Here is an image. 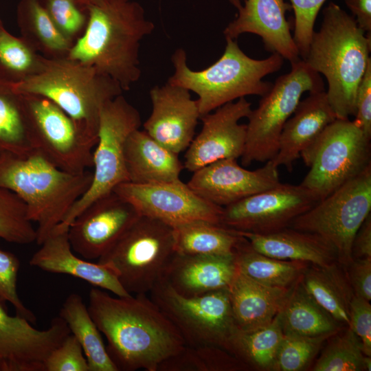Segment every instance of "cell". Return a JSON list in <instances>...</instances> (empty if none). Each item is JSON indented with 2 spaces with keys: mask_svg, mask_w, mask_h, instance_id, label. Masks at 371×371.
I'll use <instances>...</instances> for the list:
<instances>
[{
  "mask_svg": "<svg viewBox=\"0 0 371 371\" xmlns=\"http://www.w3.org/2000/svg\"><path fill=\"white\" fill-rule=\"evenodd\" d=\"M88 310L107 341V352L118 371H157L186 346L181 335L147 294L113 297L95 287Z\"/></svg>",
  "mask_w": 371,
  "mask_h": 371,
  "instance_id": "cell-1",
  "label": "cell"
},
{
  "mask_svg": "<svg viewBox=\"0 0 371 371\" xmlns=\"http://www.w3.org/2000/svg\"><path fill=\"white\" fill-rule=\"evenodd\" d=\"M85 31L67 57L91 66L128 91L141 76L140 42L155 29L142 6L132 0H109L85 8Z\"/></svg>",
  "mask_w": 371,
  "mask_h": 371,
  "instance_id": "cell-2",
  "label": "cell"
},
{
  "mask_svg": "<svg viewBox=\"0 0 371 371\" xmlns=\"http://www.w3.org/2000/svg\"><path fill=\"white\" fill-rule=\"evenodd\" d=\"M371 36L355 17L334 2L322 11L319 31L314 32L303 60L326 79L327 98L337 119L355 115L359 84L371 60Z\"/></svg>",
  "mask_w": 371,
  "mask_h": 371,
  "instance_id": "cell-3",
  "label": "cell"
},
{
  "mask_svg": "<svg viewBox=\"0 0 371 371\" xmlns=\"http://www.w3.org/2000/svg\"><path fill=\"white\" fill-rule=\"evenodd\" d=\"M92 172L63 170L38 152L25 156L0 154V188L14 193L37 224V244L58 225L89 188Z\"/></svg>",
  "mask_w": 371,
  "mask_h": 371,
  "instance_id": "cell-4",
  "label": "cell"
},
{
  "mask_svg": "<svg viewBox=\"0 0 371 371\" xmlns=\"http://www.w3.org/2000/svg\"><path fill=\"white\" fill-rule=\"evenodd\" d=\"M226 39L220 58L200 71L191 69L186 51L179 48L171 60L174 72L168 82L195 93L201 117L217 108L245 96L265 95L272 83L262 79L279 71L284 59L276 54L258 60L248 56L240 48L236 39Z\"/></svg>",
  "mask_w": 371,
  "mask_h": 371,
  "instance_id": "cell-5",
  "label": "cell"
},
{
  "mask_svg": "<svg viewBox=\"0 0 371 371\" xmlns=\"http://www.w3.org/2000/svg\"><path fill=\"white\" fill-rule=\"evenodd\" d=\"M12 87L19 93L49 99L94 137H98L103 106L124 91L111 78L68 57L44 56L38 72L12 83Z\"/></svg>",
  "mask_w": 371,
  "mask_h": 371,
  "instance_id": "cell-6",
  "label": "cell"
},
{
  "mask_svg": "<svg viewBox=\"0 0 371 371\" xmlns=\"http://www.w3.org/2000/svg\"><path fill=\"white\" fill-rule=\"evenodd\" d=\"M175 254L173 227L141 215L98 262L111 269L130 294H148Z\"/></svg>",
  "mask_w": 371,
  "mask_h": 371,
  "instance_id": "cell-7",
  "label": "cell"
},
{
  "mask_svg": "<svg viewBox=\"0 0 371 371\" xmlns=\"http://www.w3.org/2000/svg\"><path fill=\"white\" fill-rule=\"evenodd\" d=\"M291 71L279 76L247 117L246 139L241 163L271 160L278 150L282 128L294 113L303 93L325 89L319 74L300 59Z\"/></svg>",
  "mask_w": 371,
  "mask_h": 371,
  "instance_id": "cell-8",
  "label": "cell"
},
{
  "mask_svg": "<svg viewBox=\"0 0 371 371\" xmlns=\"http://www.w3.org/2000/svg\"><path fill=\"white\" fill-rule=\"evenodd\" d=\"M300 157L310 168L300 185L321 201L371 165L370 139L354 121L336 119Z\"/></svg>",
  "mask_w": 371,
  "mask_h": 371,
  "instance_id": "cell-9",
  "label": "cell"
},
{
  "mask_svg": "<svg viewBox=\"0 0 371 371\" xmlns=\"http://www.w3.org/2000/svg\"><path fill=\"white\" fill-rule=\"evenodd\" d=\"M141 124L139 111L122 94L106 103L100 113L98 142L93 153L91 183L56 229H68L74 218L91 202L128 181L125 144L129 135Z\"/></svg>",
  "mask_w": 371,
  "mask_h": 371,
  "instance_id": "cell-10",
  "label": "cell"
},
{
  "mask_svg": "<svg viewBox=\"0 0 371 371\" xmlns=\"http://www.w3.org/2000/svg\"><path fill=\"white\" fill-rule=\"evenodd\" d=\"M371 165L310 210L289 227L319 235L335 248L345 269L352 260L354 237L371 214Z\"/></svg>",
  "mask_w": 371,
  "mask_h": 371,
  "instance_id": "cell-11",
  "label": "cell"
},
{
  "mask_svg": "<svg viewBox=\"0 0 371 371\" xmlns=\"http://www.w3.org/2000/svg\"><path fill=\"white\" fill-rule=\"evenodd\" d=\"M148 294L176 327L186 346H215L228 351L236 328L228 289L184 297L162 278Z\"/></svg>",
  "mask_w": 371,
  "mask_h": 371,
  "instance_id": "cell-12",
  "label": "cell"
},
{
  "mask_svg": "<svg viewBox=\"0 0 371 371\" xmlns=\"http://www.w3.org/2000/svg\"><path fill=\"white\" fill-rule=\"evenodd\" d=\"M22 95L36 151L69 172H82L93 167L98 137L84 132L49 99L34 94Z\"/></svg>",
  "mask_w": 371,
  "mask_h": 371,
  "instance_id": "cell-13",
  "label": "cell"
},
{
  "mask_svg": "<svg viewBox=\"0 0 371 371\" xmlns=\"http://www.w3.org/2000/svg\"><path fill=\"white\" fill-rule=\"evenodd\" d=\"M320 201L302 185L278 186L223 207L221 225L258 234L289 227L292 221Z\"/></svg>",
  "mask_w": 371,
  "mask_h": 371,
  "instance_id": "cell-14",
  "label": "cell"
},
{
  "mask_svg": "<svg viewBox=\"0 0 371 371\" xmlns=\"http://www.w3.org/2000/svg\"><path fill=\"white\" fill-rule=\"evenodd\" d=\"M113 191L131 203L140 215L173 227L199 220L221 225L223 207L198 196L181 179L149 184L125 182Z\"/></svg>",
  "mask_w": 371,
  "mask_h": 371,
  "instance_id": "cell-15",
  "label": "cell"
},
{
  "mask_svg": "<svg viewBox=\"0 0 371 371\" xmlns=\"http://www.w3.org/2000/svg\"><path fill=\"white\" fill-rule=\"evenodd\" d=\"M141 215L114 191L88 205L68 228L74 251L89 260L99 259L120 239Z\"/></svg>",
  "mask_w": 371,
  "mask_h": 371,
  "instance_id": "cell-16",
  "label": "cell"
},
{
  "mask_svg": "<svg viewBox=\"0 0 371 371\" xmlns=\"http://www.w3.org/2000/svg\"><path fill=\"white\" fill-rule=\"evenodd\" d=\"M251 105L245 98H240L202 116L201 130L186 149L183 168L193 172L218 160L240 157L247 125L239 121L249 116Z\"/></svg>",
  "mask_w": 371,
  "mask_h": 371,
  "instance_id": "cell-17",
  "label": "cell"
},
{
  "mask_svg": "<svg viewBox=\"0 0 371 371\" xmlns=\"http://www.w3.org/2000/svg\"><path fill=\"white\" fill-rule=\"evenodd\" d=\"M279 183L278 167L272 160L249 170L241 167L236 159L228 158L195 170L187 185L202 199L224 207Z\"/></svg>",
  "mask_w": 371,
  "mask_h": 371,
  "instance_id": "cell-18",
  "label": "cell"
},
{
  "mask_svg": "<svg viewBox=\"0 0 371 371\" xmlns=\"http://www.w3.org/2000/svg\"><path fill=\"white\" fill-rule=\"evenodd\" d=\"M152 111L144 130L155 141L179 155L194 139L201 118L196 100L188 89L166 82L150 91Z\"/></svg>",
  "mask_w": 371,
  "mask_h": 371,
  "instance_id": "cell-19",
  "label": "cell"
},
{
  "mask_svg": "<svg viewBox=\"0 0 371 371\" xmlns=\"http://www.w3.org/2000/svg\"><path fill=\"white\" fill-rule=\"evenodd\" d=\"M292 10L284 0H245L236 19L225 28V38L237 39L245 33L261 37L265 49L280 56L291 64L301 59L286 18Z\"/></svg>",
  "mask_w": 371,
  "mask_h": 371,
  "instance_id": "cell-20",
  "label": "cell"
},
{
  "mask_svg": "<svg viewBox=\"0 0 371 371\" xmlns=\"http://www.w3.org/2000/svg\"><path fill=\"white\" fill-rule=\"evenodd\" d=\"M41 245L30 260L31 266L45 271L80 278L116 296L131 295L107 266L91 262L74 254L69 240L68 229H54Z\"/></svg>",
  "mask_w": 371,
  "mask_h": 371,
  "instance_id": "cell-21",
  "label": "cell"
},
{
  "mask_svg": "<svg viewBox=\"0 0 371 371\" xmlns=\"http://www.w3.org/2000/svg\"><path fill=\"white\" fill-rule=\"evenodd\" d=\"M70 334L60 316L54 318L47 329L39 330L26 319L9 315L0 303V357L44 364Z\"/></svg>",
  "mask_w": 371,
  "mask_h": 371,
  "instance_id": "cell-22",
  "label": "cell"
},
{
  "mask_svg": "<svg viewBox=\"0 0 371 371\" xmlns=\"http://www.w3.org/2000/svg\"><path fill=\"white\" fill-rule=\"evenodd\" d=\"M236 271L234 255H185L176 253L163 279L177 293L196 297L228 289Z\"/></svg>",
  "mask_w": 371,
  "mask_h": 371,
  "instance_id": "cell-23",
  "label": "cell"
},
{
  "mask_svg": "<svg viewBox=\"0 0 371 371\" xmlns=\"http://www.w3.org/2000/svg\"><path fill=\"white\" fill-rule=\"evenodd\" d=\"M336 119L325 89L309 93L300 101L282 128L278 153L271 159L274 165L283 166L291 172L300 153Z\"/></svg>",
  "mask_w": 371,
  "mask_h": 371,
  "instance_id": "cell-24",
  "label": "cell"
},
{
  "mask_svg": "<svg viewBox=\"0 0 371 371\" xmlns=\"http://www.w3.org/2000/svg\"><path fill=\"white\" fill-rule=\"evenodd\" d=\"M235 232L246 238L256 251L271 258L322 267L338 262L333 245L314 233L291 227L266 234Z\"/></svg>",
  "mask_w": 371,
  "mask_h": 371,
  "instance_id": "cell-25",
  "label": "cell"
},
{
  "mask_svg": "<svg viewBox=\"0 0 371 371\" xmlns=\"http://www.w3.org/2000/svg\"><path fill=\"white\" fill-rule=\"evenodd\" d=\"M124 159L128 182L136 184L179 181L184 168L178 155L139 128L133 131L126 139Z\"/></svg>",
  "mask_w": 371,
  "mask_h": 371,
  "instance_id": "cell-26",
  "label": "cell"
},
{
  "mask_svg": "<svg viewBox=\"0 0 371 371\" xmlns=\"http://www.w3.org/2000/svg\"><path fill=\"white\" fill-rule=\"evenodd\" d=\"M291 289L260 284L236 267L228 288L236 326L240 330H248L271 322L281 310Z\"/></svg>",
  "mask_w": 371,
  "mask_h": 371,
  "instance_id": "cell-27",
  "label": "cell"
},
{
  "mask_svg": "<svg viewBox=\"0 0 371 371\" xmlns=\"http://www.w3.org/2000/svg\"><path fill=\"white\" fill-rule=\"evenodd\" d=\"M300 278L278 314L284 335H333L339 330V323L306 291Z\"/></svg>",
  "mask_w": 371,
  "mask_h": 371,
  "instance_id": "cell-28",
  "label": "cell"
},
{
  "mask_svg": "<svg viewBox=\"0 0 371 371\" xmlns=\"http://www.w3.org/2000/svg\"><path fill=\"white\" fill-rule=\"evenodd\" d=\"M300 279L306 291L336 322L349 326L350 305L355 294L338 262L307 267Z\"/></svg>",
  "mask_w": 371,
  "mask_h": 371,
  "instance_id": "cell-29",
  "label": "cell"
},
{
  "mask_svg": "<svg viewBox=\"0 0 371 371\" xmlns=\"http://www.w3.org/2000/svg\"><path fill=\"white\" fill-rule=\"evenodd\" d=\"M17 22L21 37L46 58L67 57L74 42L55 25L41 0H20Z\"/></svg>",
  "mask_w": 371,
  "mask_h": 371,
  "instance_id": "cell-30",
  "label": "cell"
},
{
  "mask_svg": "<svg viewBox=\"0 0 371 371\" xmlns=\"http://www.w3.org/2000/svg\"><path fill=\"white\" fill-rule=\"evenodd\" d=\"M59 316L82 347L89 371H118L107 352L101 332L80 295L73 293L67 296Z\"/></svg>",
  "mask_w": 371,
  "mask_h": 371,
  "instance_id": "cell-31",
  "label": "cell"
},
{
  "mask_svg": "<svg viewBox=\"0 0 371 371\" xmlns=\"http://www.w3.org/2000/svg\"><path fill=\"white\" fill-rule=\"evenodd\" d=\"M234 256L241 273L257 282L277 288L292 287L308 265L302 261L282 260L263 255L241 236Z\"/></svg>",
  "mask_w": 371,
  "mask_h": 371,
  "instance_id": "cell-32",
  "label": "cell"
},
{
  "mask_svg": "<svg viewBox=\"0 0 371 371\" xmlns=\"http://www.w3.org/2000/svg\"><path fill=\"white\" fill-rule=\"evenodd\" d=\"M35 151L23 95L0 77V154L25 156Z\"/></svg>",
  "mask_w": 371,
  "mask_h": 371,
  "instance_id": "cell-33",
  "label": "cell"
},
{
  "mask_svg": "<svg viewBox=\"0 0 371 371\" xmlns=\"http://www.w3.org/2000/svg\"><path fill=\"white\" fill-rule=\"evenodd\" d=\"M278 315L269 323L248 330L235 329L228 352L249 368L272 370L284 337Z\"/></svg>",
  "mask_w": 371,
  "mask_h": 371,
  "instance_id": "cell-34",
  "label": "cell"
},
{
  "mask_svg": "<svg viewBox=\"0 0 371 371\" xmlns=\"http://www.w3.org/2000/svg\"><path fill=\"white\" fill-rule=\"evenodd\" d=\"M174 228L176 253L185 255H234L240 236L206 221H194Z\"/></svg>",
  "mask_w": 371,
  "mask_h": 371,
  "instance_id": "cell-35",
  "label": "cell"
},
{
  "mask_svg": "<svg viewBox=\"0 0 371 371\" xmlns=\"http://www.w3.org/2000/svg\"><path fill=\"white\" fill-rule=\"evenodd\" d=\"M248 366L226 350L215 346L184 348L163 361L157 371H233Z\"/></svg>",
  "mask_w": 371,
  "mask_h": 371,
  "instance_id": "cell-36",
  "label": "cell"
},
{
  "mask_svg": "<svg viewBox=\"0 0 371 371\" xmlns=\"http://www.w3.org/2000/svg\"><path fill=\"white\" fill-rule=\"evenodd\" d=\"M335 333L311 370H371V358L364 355L359 338L348 327Z\"/></svg>",
  "mask_w": 371,
  "mask_h": 371,
  "instance_id": "cell-37",
  "label": "cell"
},
{
  "mask_svg": "<svg viewBox=\"0 0 371 371\" xmlns=\"http://www.w3.org/2000/svg\"><path fill=\"white\" fill-rule=\"evenodd\" d=\"M43 57L0 21V77L12 83L23 80L38 71Z\"/></svg>",
  "mask_w": 371,
  "mask_h": 371,
  "instance_id": "cell-38",
  "label": "cell"
},
{
  "mask_svg": "<svg viewBox=\"0 0 371 371\" xmlns=\"http://www.w3.org/2000/svg\"><path fill=\"white\" fill-rule=\"evenodd\" d=\"M0 238L16 244L36 242V231L25 203L13 192L0 188Z\"/></svg>",
  "mask_w": 371,
  "mask_h": 371,
  "instance_id": "cell-39",
  "label": "cell"
},
{
  "mask_svg": "<svg viewBox=\"0 0 371 371\" xmlns=\"http://www.w3.org/2000/svg\"><path fill=\"white\" fill-rule=\"evenodd\" d=\"M329 337L330 336L284 335L272 370H304L317 355L324 341Z\"/></svg>",
  "mask_w": 371,
  "mask_h": 371,
  "instance_id": "cell-40",
  "label": "cell"
},
{
  "mask_svg": "<svg viewBox=\"0 0 371 371\" xmlns=\"http://www.w3.org/2000/svg\"><path fill=\"white\" fill-rule=\"evenodd\" d=\"M58 30L74 42L86 27L88 14L76 0H41Z\"/></svg>",
  "mask_w": 371,
  "mask_h": 371,
  "instance_id": "cell-41",
  "label": "cell"
},
{
  "mask_svg": "<svg viewBox=\"0 0 371 371\" xmlns=\"http://www.w3.org/2000/svg\"><path fill=\"white\" fill-rule=\"evenodd\" d=\"M20 260L12 252L0 249V303H10L18 315L31 323L36 322L34 313L21 300L16 289Z\"/></svg>",
  "mask_w": 371,
  "mask_h": 371,
  "instance_id": "cell-42",
  "label": "cell"
},
{
  "mask_svg": "<svg viewBox=\"0 0 371 371\" xmlns=\"http://www.w3.org/2000/svg\"><path fill=\"white\" fill-rule=\"evenodd\" d=\"M294 12V42L301 59L307 54L317 16L326 0H290Z\"/></svg>",
  "mask_w": 371,
  "mask_h": 371,
  "instance_id": "cell-43",
  "label": "cell"
},
{
  "mask_svg": "<svg viewBox=\"0 0 371 371\" xmlns=\"http://www.w3.org/2000/svg\"><path fill=\"white\" fill-rule=\"evenodd\" d=\"M45 371H89L82 348L70 334L44 361Z\"/></svg>",
  "mask_w": 371,
  "mask_h": 371,
  "instance_id": "cell-44",
  "label": "cell"
},
{
  "mask_svg": "<svg viewBox=\"0 0 371 371\" xmlns=\"http://www.w3.org/2000/svg\"><path fill=\"white\" fill-rule=\"evenodd\" d=\"M348 328L359 338L364 355L371 357V305L370 301L354 295L350 305Z\"/></svg>",
  "mask_w": 371,
  "mask_h": 371,
  "instance_id": "cell-45",
  "label": "cell"
},
{
  "mask_svg": "<svg viewBox=\"0 0 371 371\" xmlns=\"http://www.w3.org/2000/svg\"><path fill=\"white\" fill-rule=\"evenodd\" d=\"M355 111L354 122L371 139V60L357 90Z\"/></svg>",
  "mask_w": 371,
  "mask_h": 371,
  "instance_id": "cell-46",
  "label": "cell"
},
{
  "mask_svg": "<svg viewBox=\"0 0 371 371\" xmlns=\"http://www.w3.org/2000/svg\"><path fill=\"white\" fill-rule=\"evenodd\" d=\"M346 269L354 294L370 301L371 258L353 259Z\"/></svg>",
  "mask_w": 371,
  "mask_h": 371,
  "instance_id": "cell-47",
  "label": "cell"
},
{
  "mask_svg": "<svg viewBox=\"0 0 371 371\" xmlns=\"http://www.w3.org/2000/svg\"><path fill=\"white\" fill-rule=\"evenodd\" d=\"M353 259L371 258V214L357 232L352 245Z\"/></svg>",
  "mask_w": 371,
  "mask_h": 371,
  "instance_id": "cell-48",
  "label": "cell"
},
{
  "mask_svg": "<svg viewBox=\"0 0 371 371\" xmlns=\"http://www.w3.org/2000/svg\"><path fill=\"white\" fill-rule=\"evenodd\" d=\"M358 25L371 36V0H344Z\"/></svg>",
  "mask_w": 371,
  "mask_h": 371,
  "instance_id": "cell-49",
  "label": "cell"
},
{
  "mask_svg": "<svg viewBox=\"0 0 371 371\" xmlns=\"http://www.w3.org/2000/svg\"><path fill=\"white\" fill-rule=\"evenodd\" d=\"M84 8L89 5H101L109 0H76ZM86 9V8H85Z\"/></svg>",
  "mask_w": 371,
  "mask_h": 371,
  "instance_id": "cell-50",
  "label": "cell"
},
{
  "mask_svg": "<svg viewBox=\"0 0 371 371\" xmlns=\"http://www.w3.org/2000/svg\"><path fill=\"white\" fill-rule=\"evenodd\" d=\"M237 10L240 9L243 5L240 0H228Z\"/></svg>",
  "mask_w": 371,
  "mask_h": 371,
  "instance_id": "cell-51",
  "label": "cell"
},
{
  "mask_svg": "<svg viewBox=\"0 0 371 371\" xmlns=\"http://www.w3.org/2000/svg\"><path fill=\"white\" fill-rule=\"evenodd\" d=\"M0 21H1V19H0Z\"/></svg>",
  "mask_w": 371,
  "mask_h": 371,
  "instance_id": "cell-52",
  "label": "cell"
}]
</instances>
